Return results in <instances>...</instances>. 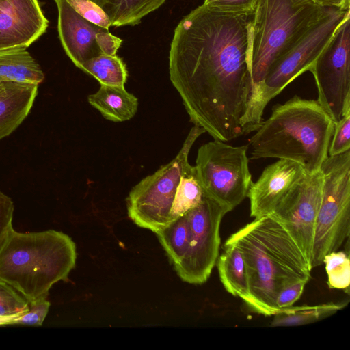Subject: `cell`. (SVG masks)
<instances>
[{"instance_id": "cell-20", "label": "cell", "mask_w": 350, "mask_h": 350, "mask_svg": "<svg viewBox=\"0 0 350 350\" xmlns=\"http://www.w3.org/2000/svg\"><path fill=\"white\" fill-rule=\"evenodd\" d=\"M348 301L327 302L314 306H291L273 315L271 327L297 326L319 321L344 308Z\"/></svg>"}, {"instance_id": "cell-29", "label": "cell", "mask_w": 350, "mask_h": 350, "mask_svg": "<svg viewBox=\"0 0 350 350\" xmlns=\"http://www.w3.org/2000/svg\"><path fill=\"white\" fill-rule=\"evenodd\" d=\"M50 302L46 298L29 301V310L24 314L11 319L6 325H41L49 310Z\"/></svg>"}, {"instance_id": "cell-18", "label": "cell", "mask_w": 350, "mask_h": 350, "mask_svg": "<svg viewBox=\"0 0 350 350\" xmlns=\"http://www.w3.org/2000/svg\"><path fill=\"white\" fill-rule=\"evenodd\" d=\"M220 280L226 291L243 299L247 305L250 291L243 254L233 243H225L216 264Z\"/></svg>"}, {"instance_id": "cell-30", "label": "cell", "mask_w": 350, "mask_h": 350, "mask_svg": "<svg viewBox=\"0 0 350 350\" xmlns=\"http://www.w3.org/2000/svg\"><path fill=\"white\" fill-rule=\"evenodd\" d=\"M258 0H204L203 4L221 12L252 15Z\"/></svg>"}, {"instance_id": "cell-13", "label": "cell", "mask_w": 350, "mask_h": 350, "mask_svg": "<svg viewBox=\"0 0 350 350\" xmlns=\"http://www.w3.org/2000/svg\"><path fill=\"white\" fill-rule=\"evenodd\" d=\"M48 25L38 0H0V51L27 49Z\"/></svg>"}, {"instance_id": "cell-2", "label": "cell", "mask_w": 350, "mask_h": 350, "mask_svg": "<svg viewBox=\"0 0 350 350\" xmlns=\"http://www.w3.org/2000/svg\"><path fill=\"white\" fill-rule=\"evenodd\" d=\"M237 245L245 265L250 301L247 306L265 316L278 312L275 298L284 287L310 278L311 269L301 251L272 215L254 219L226 241Z\"/></svg>"}, {"instance_id": "cell-24", "label": "cell", "mask_w": 350, "mask_h": 350, "mask_svg": "<svg viewBox=\"0 0 350 350\" xmlns=\"http://www.w3.org/2000/svg\"><path fill=\"white\" fill-rule=\"evenodd\" d=\"M204 195L196 167L190 165L182 177L170 211L172 221L198 206Z\"/></svg>"}, {"instance_id": "cell-31", "label": "cell", "mask_w": 350, "mask_h": 350, "mask_svg": "<svg viewBox=\"0 0 350 350\" xmlns=\"http://www.w3.org/2000/svg\"><path fill=\"white\" fill-rule=\"evenodd\" d=\"M14 206L12 199L0 191V250L14 230L12 219Z\"/></svg>"}, {"instance_id": "cell-22", "label": "cell", "mask_w": 350, "mask_h": 350, "mask_svg": "<svg viewBox=\"0 0 350 350\" xmlns=\"http://www.w3.org/2000/svg\"><path fill=\"white\" fill-rule=\"evenodd\" d=\"M79 68L93 76L100 85L124 86L128 77L126 64L116 55L100 54L83 63Z\"/></svg>"}, {"instance_id": "cell-23", "label": "cell", "mask_w": 350, "mask_h": 350, "mask_svg": "<svg viewBox=\"0 0 350 350\" xmlns=\"http://www.w3.org/2000/svg\"><path fill=\"white\" fill-rule=\"evenodd\" d=\"M156 234L174 266L185 256L190 241V227L186 214L179 217Z\"/></svg>"}, {"instance_id": "cell-19", "label": "cell", "mask_w": 350, "mask_h": 350, "mask_svg": "<svg viewBox=\"0 0 350 350\" xmlns=\"http://www.w3.org/2000/svg\"><path fill=\"white\" fill-rule=\"evenodd\" d=\"M44 79L40 65L25 48L0 51V81L39 85Z\"/></svg>"}, {"instance_id": "cell-21", "label": "cell", "mask_w": 350, "mask_h": 350, "mask_svg": "<svg viewBox=\"0 0 350 350\" xmlns=\"http://www.w3.org/2000/svg\"><path fill=\"white\" fill-rule=\"evenodd\" d=\"M165 0H107L102 8L111 25H135L150 12L159 8Z\"/></svg>"}, {"instance_id": "cell-34", "label": "cell", "mask_w": 350, "mask_h": 350, "mask_svg": "<svg viewBox=\"0 0 350 350\" xmlns=\"http://www.w3.org/2000/svg\"><path fill=\"white\" fill-rule=\"evenodd\" d=\"M314 3L324 8H335L347 10L350 9V0H312Z\"/></svg>"}, {"instance_id": "cell-33", "label": "cell", "mask_w": 350, "mask_h": 350, "mask_svg": "<svg viewBox=\"0 0 350 350\" xmlns=\"http://www.w3.org/2000/svg\"><path fill=\"white\" fill-rule=\"evenodd\" d=\"M96 40L102 54L115 55L122 40L103 28L96 35Z\"/></svg>"}, {"instance_id": "cell-3", "label": "cell", "mask_w": 350, "mask_h": 350, "mask_svg": "<svg viewBox=\"0 0 350 350\" xmlns=\"http://www.w3.org/2000/svg\"><path fill=\"white\" fill-rule=\"evenodd\" d=\"M334 122L317 100L293 96L274 105L249 139V159L275 158L300 163L306 174L320 171L328 157Z\"/></svg>"}, {"instance_id": "cell-35", "label": "cell", "mask_w": 350, "mask_h": 350, "mask_svg": "<svg viewBox=\"0 0 350 350\" xmlns=\"http://www.w3.org/2000/svg\"><path fill=\"white\" fill-rule=\"evenodd\" d=\"M90 1L94 2L95 3H96L101 8H103L107 2V0H90Z\"/></svg>"}, {"instance_id": "cell-1", "label": "cell", "mask_w": 350, "mask_h": 350, "mask_svg": "<svg viewBox=\"0 0 350 350\" xmlns=\"http://www.w3.org/2000/svg\"><path fill=\"white\" fill-rule=\"evenodd\" d=\"M251 16L202 4L174 30L170 81L190 121L214 139L228 142L247 134Z\"/></svg>"}, {"instance_id": "cell-11", "label": "cell", "mask_w": 350, "mask_h": 350, "mask_svg": "<svg viewBox=\"0 0 350 350\" xmlns=\"http://www.w3.org/2000/svg\"><path fill=\"white\" fill-rule=\"evenodd\" d=\"M230 211L204 194L200 204L185 213L190 227L189 248L174 266L183 282L202 284L209 278L219 255L221 222Z\"/></svg>"}, {"instance_id": "cell-26", "label": "cell", "mask_w": 350, "mask_h": 350, "mask_svg": "<svg viewBox=\"0 0 350 350\" xmlns=\"http://www.w3.org/2000/svg\"><path fill=\"white\" fill-rule=\"evenodd\" d=\"M29 310V301L11 285L0 279V325Z\"/></svg>"}, {"instance_id": "cell-17", "label": "cell", "mask_w": 350, "mask_h": 350, "mask_svg": "<svg viewBox=\"0 0 350 350\" xmlns=\"http://www.w3.org/2000/svg\"><path fill=\"white\" fill-rule=\"evenodd\" d=\"M88 103L107 120L121 122L131 120L138 108V99L124 86L100 85L88 97Z\"/></svg>"}, {"instance_id": "cell-16", "label": "cell", "mask_w": 350, "mask_h": 350, "mask_svg": "<svg viewBox=\"0 0 350 350\" xmlns=\"http://www.w3.org/2000/svg\"><path fill=\"white\" fill-rule=\"evenodd\" d=\"M38 88L36 84L5 82L0 93V140L15 131L28 116Z\"/></svg>"}, {"instance_id": "cell-8", "label": "cell", "mask_w": 350, "mask_h": 350, "mask_svg": "<svg viewBox=\"0 0 350 350\" xmlns=\"http://www.w3.org/2000/svg\"><path fill=\"white\" fill-rule=\"evenodd\" d=\"M323 195L317 215L310 268L323 263L324 256L337 251L350 232V150L323 161Z\"/></svg>"}, {"instance_id": "cell-4", "label": "cell", "mask_w": 350, "mask_h": 350, "mask_svg": "<svg viewBox=\"0 0 350 350\" xmlns=\"http://www.w3.org/2000/svg\"><path fill=\"white\" fill-rule=\"evenodd\" d=\"M76 245L55 230H13L0 250V279L29 301L46 298L53 284L67 280L76 264Z\"/></svg>"}, {"instance_id": "cell-9", "label": "cell", "mask_w": 350, "mask_h": 350, "mask_svg": "<svg viewBox=\"0 0 350 350\" xmlns=\"http://www.w3.org/2000/svg\"><path fill=\"white\" fill-rule=\"evenodd\" d=\"M248 148L214 139L198 150L195 167L204 193L230 211L247 197L252 182Z\"/></svg>"}, {"instance_id": "cell-36", "label": "cell", "mask_w": 350, "mask_h": 350, "mask_svg": "<svg viewBox=\"0 0 350 350\" xmlns=\"http://www.w3.org/2000/svg\"><path fill=\"white\" fill-rule=\"evenodd\" d=\"M4 88H5V82L0 81V93L4 90Z\"/></svg>"}, {"instance_id": "cell-28", "label": "cell", "mask_w": 350, "mask_h": 350, "mask_svg": "<svg viewBox=\"0 0 350 350\" xmlns=\"http://www.w3.org/2000/svg\"><path fill=\"white\" fill-rule=\"evenodd\" d=\"M66 1L87 21L108 29L111 26L107 14L94 2L90 0H66Z\"/></svg>"}, {"instance_id": "cell-27", "label": "cell", "mask_w": 350, "mask_h": 350, "mask_svg": "<svg viewBox=\"0 0 350 350\" xmlns=\"http://www.w3.org/2000/svg\"><path fill=\"white\" fill-rule=\"evenodd\" d=\"M350 111L346 112L334 124L328 148V157L342 154L350 150Z\"/></svg>"}, {"instance_id": "cell-5", "label": "cell", "mask_w": 350, "mask_h": 350, "mask_svg": "<svg viewBox=\"0 0 350 350\" xmlns=\"http://www.w3.org/2000/svg\"><path fill=\"white\" fill-rule=\"evenodd\" d=\"M330 8L312 0H258L251 16L252 88L246 116L247 130L250 110L271 64Z\"/></svg>"}, {"instance_id": "cell-25", "label": "cell", "mask_w": 350, "mask_h": 350, "mask_svg": "<svg viewBox=\"0 0 350 350\" xmlns=\"http://www.w3.org/2000/svg\"><path fill=\"white\" fill-rule=\"evenodd\" d=\"M330 288L349 291L350 284V261L349 254L344 251H335L323 258Z\"/></svg>"}, {"instance_id": "cell-14", "label": "cell", "mask_w": 350, "mask_h": 350, "mask_svg": "<svg viewBox=\"0 0 350 350\" xmlns=\"http://www.w3.org/2000/svg\"><path fill=\"white\" fill-rule=\"evenodd\" d=\"M303 166L294 161L280 159L267 165L256 182H252L247 197L250 216L270 215L290 189L305 174Z\"/></svg>"}, {"instance_id": "cell-15", "label": "cell", "mask_w": 350, "mask_h": 350, "mask_svg": "<svg viewBox=\"0 0 350 350\" xmlns=\"http://www.w3.org/2000/svg\"><path fill=\"white\" fill-rule=\"evenodd\" d=\"M54 1L58 10L57 29L60 41L67 55L79 68L88 60L102 54L96 35L104 27L83 18L66 0Z\"/></svg>"}, {"instance_id": "cell-32", "label": "cell", "mask_w": 350, "mask_h": 350, "mask_svg": "<svg viewBox=\"0 0 350 350\" xmlns=\"http://www.w3.org/2000/svg\"><path fill=\"white\" fill-rule=\"evenodd\" d=\"M308 282L307 280H300L281 289L275 298L278 310L280 311L292 306L301 297Z\"/></svg>"}, {"instance_id": "cell-6", "label": "cell", "mask_w": 350, "mask_h": 350, "mask_svg": "<svg viewBox=\"0 0 350 350\" xmlns=\"http://www.w3.org/2000/svg\"><path fill=\"white\" fill-rule=\"evenodd\" d=\"M349 15L350 9L331 8L271 64L248 116L250 132L260 126L268 103L298 76L308 71L338 25Z\"/></svg>"}, {"instance_id": "cell-10", "label": "cell", "mask_w": 350, "mask_h": 350, "mask_svg": "<svg viewBox=\"0 0 350 350\" xmlns=\"http://www.w3.org/2000/svg\"><path fill=\"white\" fill-rule=\"evenodd\" d=\"M318 102L335 122L350 111V15L313 62Z\"/></svg>"}, {"instance_id": "cell-7", "label": "cell", "mask_w": 350, "mask_h": 350, "mask_svg": "<svg viewBox=\"0 0 350 350\" xmlns=\"http://www.w3.org/2000/svg\"><path fill=\"white\" fill-rule=\"evenodd\" d=\"M204 133L194 125L175 158L131 189L126 198L127 214L137 226L157 233L172 222L170 211L182 177L190 165L189 153Z\"/></svg>"}, {"instance_id": "cell-12", "label": "cell", "mask_w": 350, "mask_h": 350, "mask_svg": "<svg viewBox=\"0 0 350 350\" xmlns=\"http://www.w3.org/2000/svg\"><path fill=\"white\" fill-rule=\"evenodd\" d=\"M323 185L321 170L312 174L305 173L280 200L271 215L280 222L297 245L310 267Z\"/></svg>"}]
</instances>
